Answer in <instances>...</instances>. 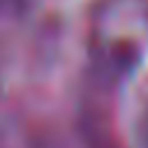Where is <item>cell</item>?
<instances>
[{
    "mask_svg": "<svg viewBox=\"0 0 148 148\" xmlns=\"http://www.w3.org/2000/svg\"><path fill=\"white\" fill-rule=\"evenodd\" d=\"M136 146L148 148V99L143 102V106L136 116Z\"/></svg>",
    "mask_w": 148,
    "mask_h": 148,
    "instance_id": "obj_1",
    "label": "cell"
}]
</instances>
